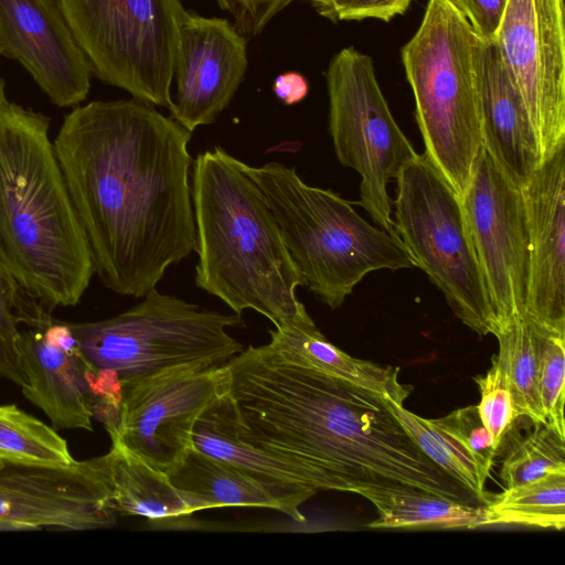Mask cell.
<instances>
[{"mask_svg": "<svg viewBox=\"0 0 565 565\" xmlns=\"http://www.w3.org/2000/svg\"><path fill=\"white\" fill-rule=\"evenodd\" d=\"M189 130L153 105L95 100L67 114L53 141L95 273L143 297L196 249Z\"/></svg>", "mask_w": 565, "mask_h": 565, "instance_id": "cell-1", "label": "cell"}, {"mask_svg": "<svg viewBox=\"0 0 565 565\" xmlns=\"http://www.w3.org/2000/svg\"><path fill=\"white\" fill-rule=\"evenodd\" d=\"M226 365L237 434L307 465L324 490L478 501L420 450L391 398L295 364L268 343L249 345Z\"/></svg>", "mask_w": 565, "mask_h": 565, "instance_id": "cell-2", "label": "cell"}, {"mask_svg": "<svg viewBox=\"0 0 565 565\" xmlns=\"http://www.w3.org/2000/svg\"><path fill=\"white\" fill-rule=\"evenodd\" d=\"M49 129L47 116L0 104V269L52 312L79 302L95 268Z\"/></svg>", "mask_w": 565, "mask_h": 565, "instance_id": "cell-3", "label": "cell"}, {"mask_svg": "<svg viewBox=\"0 0 565 565\" xmlns=\"http://www.w3.org/2000/svg\"><path fill=\"white\" fill-rule=\"evenodd\" d=\"M196 287L242 316L252 309L279 327L305 307L302 278L247 164L222 147L199 153L191 167Z\"/></svg>", "mask_w": 565, "mask_h": 565, "instance_id": "cell-4", "label": "cell"}, {"mask_svg": "<svg viewBox=\"0 0 565 565\" xmlns=\"http://www.w3.org/2000/svg\"><path fill=\"white\" fill-rule=\"evenodd\" d=\"M306 286L339 308L370 273L414 268L397 235L371 225L338 193L307 184L295 168L247 164Z\"/></svg>", "mask_w": 565, "mask_h": 565, "instance_id": "cell-5", "label": "cell"}, {"mask_svg": "<svg viewBox=\"0 0 565 565\" xmlns=\"http://www.w3.org/2000/svg\"><path fill=\"white\" fill-rule=\"evenodd\" d=\"M480 43L451 0H428L417 31L401 52L424 153L459 196L482 146Z\"/></svg>", "mask_w": 565, "mask_h": 565, "instance_id": "cell-6", "label": "cell"}, {"mask_svg": "<svg viewBox=\"0 0 565 565\" xmlns=\"http://www.w3.org/2000/svg\"><path fill=\"white\" fill-rule=\"evenodd\" d=\"M82 353L120 382L186 363L226 364L244 347L228 328L244 324L225 315L150 289L125 312L94 322H67Z\"/></svg>", "mask_w": 565, "mask_h": 565, "instance_id": "cell-7", "label": "cell"}, {"mask_svg": "<svg viewBox=\"0 0 565 565\" xmlns=\"http://www.w3.org/2000/svg\"><path fill=\"white\" fill-rule=\"evenodd\" d=\"M395 180L393 221L415 267L465 326L480 335L494 334L495 319L460 196L425 153H417Z\"/></svg>", "mask_w": 565, "mask_h": 565, "instance_id": "cell-8", "label": "cell"}, {"mask_svg": "<svg viewBox=\"0 0 565 565\" xmlns=\"http://www.w3.org/2000/svg\"><path fill=\"white\" fill-rule=\"evenodd\" d=\"M93 72L151 105L172 108L184 9L180 0H57Z\"/></svg>", "mask_w": 565, "mask_h": 565, "instance_id": "cell-9", "label": "cell"}, {"mask_svg": "<svg viewBox=\"0 0 565 565\" xmlns=\"http://www.w3.org/2000/svg\"><path fill=\"white\" fill-rule=\"evenodd\" d=\"M326 76L335 156L361 177L356 204L379 227L397 235L387 184L417 152L391 113L371 56L344 47L331 60Z\"/></svg>", "mask_w": 565, "mask_h": 565, "instance_id": "cell-10", "label": "cell"}, {"mask_svg": "<svg viewBox=\"0 0 565 565\" xmlns=\"http://www.w3.org/2000/svg\"><path fill=\"white\" fill-rule=\"evenodd\" d=\"M119 440L148 465L171 472L192 448V431L200 415L230 393L226 364L186 363L121 382Z\"/></svg>", "mask_w": 565, "mask_h": 565, "instance_id": "cell-11", "label": "cell"}, {"mask_svg": "<svg viewBox=\"0 0 565 565\" xmlns=\"http://www.w3.org/2000/svg\"><path fill=\"white\" fill-rule=\"evenodd\" d=\"M497 330L526 317L530 246L521 188L510 181L481 146L460 196Z\"/></svg>", "mask_w": 565, "mask_h": 565, "instance_id": "cell-12", "label": "cell"}, {"mask_svg": "<svg viewBox=\"0 0 565 565\" xmlns=\"http://www.w3.org/2000/svg\"><path fill=\"white\" fill-rule=\"evenodd\" d=\"M495 42L523 98L542 163L565 145L564 0H508Z\"/></svg>", "mask_w": 565, "mask_h": 565, "instance_id": "cell-13", "label": "cell"}, {"mask_svg": "<svg viewBox=\"0 0 565 565\" xmlns=\"http://www.w3.org/2000/svg\"><path fill=\"white\" fill-rule=\"evenodd\" d=\"M118 514L93 460L0 465V531L109 529Z\"/></svg>", "mask_w": 565, "mask_h": 565, "instance_id": "cell-14", "label": "cell"}, {"mask_svg": "<svg viewBox=\"0 0 565 565\" xmlns=\"http://www.w3.org/2000/svg\"><path fill=\"white\" fill-rule=\"evenodd\" d=\"M247 67L246 41L227 20L184 11L174 58L171 118L192 132L228 106Z\"/></svg>", "mask_w": 565, "mask_h": 565, "instance_id": "cell-15", "label": "cell"}, {"mask_svg": "<svg viewBox=\"0 0 565 565\" xmlns=\"http://www.w3.org/2000/svg\"><path fill=\"white\" fill-rule=\"evenodd\" d=\"M0 54L19 62L50 100H85L92 66L57 0H0Z\"/></svg>", "mask_w": 565, "mask_h": 565, "instance_id": "cell-16", "label": "cell"}, {"mask_svg": "<svg viewBox=\"0 0 565 565\" xmlns=\"http://www.w3.org/2000/svg\"><path fill=\"white\" fill-rule=\"evenodd\" d=\"M19 353L24 397L57 429L93 430L97 369L82 353L67 322L53 317L21 331Z\"/></svg>", "mask_w": 565, "mask_h": 565, "instance_id": "cell-17", "label": "cell"}, {"mask_svg": "<svg viewBox=\"0 0 565 565\" xmlns=\"http://www.w3.org/2000/svg\"><path fill=\"white\" fill-rule=\"evenodd\" d=\"M521 190L530 246L526 317L565 334V145Z\"/></svg>", "mask_w": 565, "mask_h": 565, "instance_id": "cell-18", "label": "cell"}, {"mask_svg": "<svg viewBox=\"0 0 565 565\" xmlns=\"http://www.w3.org/2000/svg\"><path fill=\"white\" fill-rule=\"evenodd\" d=\"M478 79L482 146L505 177L523 188L541 157L523 98L495 40H481Z\"/></svg>", "mask_w": 565, "mask_h": 565, "instance_id": "cell-19", "label": "cell"}, {"mask_svg": "<svg viewBox=\"0 0 565 565\" xmlns=\"http://www.w3.org/2000/svg\"><path fill=\"white\" fill-rule=\"evenodd\" d=\"M167 476L193 513L218 507H255L274 509L292 521L303 522L300 505L318 492L255 479L193 447Z\"/></svg>", "mask_w": 565, "mask_h": 565, "instance_id": "cell-20", "label": "cell"}, {"mask_svg": "<svg viewBox=\"0 0 565 565\" xmlns=\"http://www.w3.org/2000/svg\"><path fill=\"white\" fill-rule=\"evenodd\" d=\"M235 415L230 393L215 399L195 422L192 447L265 482L324 490L321 478L307 465L243 439L235 427Z\"/></svg>", "mask_w": 565, "mask_h": 565, "instance_id": "cell-21", "label": "cell"}, {"mask_svg": "<svg viewBox=\"0 0 565 565\" xmlns=\"http://www.w3.org/2000/svg\"><path fill=\"white\" fill-rule=\"evenodd\" d=\"M92 460L118 515H139L168 527H183L191 521L193 511L167 473L148 465L119 440L111 438L109 451Z\"/></svg>", "mask_w": 565, "mask_h": 565, "instance_id": "cell-22", "label": "cell"}, {"mask_svg": "<svg viewBox=\"0 0 565 565\" xmlns=\"http://www.w3.org/2000/svg\"><path fill=\"white\" fill-rule=\"evenodd\" d=\"M268 345L288 361L380 393L403 404L412 386L398 381V367L360 360L320 332L303 307L289 322L269 330Z\"/></svg>", "mask_w": 565, "mask_h": 565, "instance_id": "cell-23", "label": "cell"}, {"mask_svg": "<svg viewBox=\"0 0 565 565\" xmlns=\"http://www.w3.org/2000/svg\"><path fill=\"white\" fill-rule=\"evenodd\" d=\"M360 495L376 508L373 529H476L488 525L486 505L459 502L422 492L393 490L362 491Z\"/></svg>", "mask_w": 565, "mask_h": 565, "instance_id": "cell-24", "label": "cell"}, {"mask_svg": "<svg viewBox=\"0 0 565 565\" xmlns=\"http://www.w3.org/2000/svg\"><path fill=\"white\" fill-rule=\"evenodd\" d=\"M499 351L492 364L502 372L519 417L545 424L539 393V361L531 321L516 318L495 335Z\"/></svg>", "mask_w": 565, "mask_h": 565, "instance_id": "cell-25", "label": "cell"}, {"mask_svg": "<svg viewBox=\"0 0 565 565\" xmlns=\"http://www.w3.org/2000/svg\"><path fill=\"white\" fill-rule=\"evenodd\" d=\"M488 525L518 524L563 530L565 526V472L505 488L486 502Z\"/></svg>", "mask_w": 565, "mask_h": 565, "instance_id": "cell-26", "label": "cell"}, {"mask_svg": "<svg viewBox=\"0 0 565 565\" xmlns=\"http://www.w3.org/2000/svg\"><path fill=\"white\" fill-rule=\"evenodd\" d=\"M0 461L14 465L70 466L77 460L66 440L15 404L0 405Z\"/></svg>", "mask_w": 565, "mask_h": 565, "instance_id": "cell-27", "label": "cell"}, {"mask_svg": "<svg viewBox=\"0 0 565 565\" xmlns=\"http://www.w3.org/2000/svg\"><path fill=\"white\" fill-rule=\"evenodd\" d=\"M393 411L420 450L478 501L486 503L484 486L490 470L484 468L459 441L434 419L420 417L394 403Z\"/></svg>", "mask_w": 565, "mask_h": 565, "instance_id": "cell-28", "label": "cell"}, {"mask_svg": "<svg viewBox=\"0 0 565 565\" xmlns=\"http://www.w3.org/2000/svg\"><path fill=\"white\" fill-rule=\"evenodd\" d=\"M533 425L534 429L504 456L500 477L507 488L552 472H565V438L546 424Z\"/></svg>", "mask_w": 565, "mask_h": 565, "instance_id": "cell-29", "label": "cell"}, {"mask_svg": "<svg viewBox=\"0 0 565 565\" xmlns=\"http://www.w3.org/2000/svg\"><path fill=\"white\" fill-rule=\"evenodd\" d=\"M530 321L536 343L539 393L545 424L565 438V334Z\"/></svg>", "mask_w": 565, "mask_h": 565, "instance_id": "cell-30", "label": "cell"}, {"mask_svg": "<svg viewBox=\"0 0 565 565\" xmlns=\"http://www.w3.org/2000/svg\"><path fill=\"white\" fill-rule=\"evenodd\" d=\"M475 381L481 396L477 405L480 419L501 451L505 436L519 418L513 397L502 372L492 363L487 373Z\"/></svg>", "mask_w": 565, "mask_h": 565, "instance_id": "cell-31", "label": "cell"}, {"mask_svg": "<svg viewBox=\"0 0 565 565\" xmlns=\"http://www.w3.org/2000/svg\"><path fill=\"white\" fill-rule=\"evenodd\" d=\"M21 287L0 269V374L23 387L26 384L19 353V317L17 313Z\"/></svg>", "mask_w": 565, "mask_h": 565, "instance_id": "cell-32", "label": "cell"}, {"mask_svg": "<svg viewBox=\"0 0 565 565\" xmlns=\"http://www.w3.org/2000/svg\"><path fill=\"white\" fill-rule=\"evenodd\" d=\"M435 420L484 468L491 470L494 458L500 450L483 426L477 405L458 408L444 417L435 418Z\"/></svg>", "mask_w": 565, "mask_h": 565, "instance_id": "cell-33", "label": "cell"}, {"mask_svg": "<svg viewBox=\"0 0 565 565\" xmlns=\"http://www.w3.org/2000/svg\"><path fill=\"white\" fill-rule=\"evenodd\" d=\"M235 20L239 33L258 34L265 25L294 0H216Z\"/></svg>", "mask_w": 565, "mask_h": 565, "instance_id": "cell-34", "label": "cell"}, {"mask_svg": "<svg viewBox=\"0 0 565 565\" xmlns=\"http://www.w3.org/2000/svg\"><path fill=\"white\" fill-rule=\"evenodd\" d=\"M412 0H332V20L377 19L390 21L403 14Z\"/></svg>", "mask_w": 565, "mask_h": 565, "instance_id": "cell-35", "label": "cell"}, {"mask_svg": "<svg viewBox=\"0 0 565 565\" xmlns=\"http://www.w3.org/2000/svg\"><path fill=\"white\" fill-rule=\"evenodd\" d=\"M476 34L483 41L495 40L508 0H451Z\"/></svg>", "mask_w": 565, "mask_h": 565, "instance_id": "cell-36", "label": "cell"}, {"mask_svg": "<svg viewBox=\"0 0 565 565\" xmlns=\"http://www.w3.org/2000/svg\"><path fill=\"white\" fill-rule=\"evenodd\" d=\"M308 89L307 79L295 72L279 75L273 86L275 95L289 106L301 102L307 96Z\"/></svg>", "mask_w": 565, "mask_h": 565, "instance_id": "cell-37", "label": "cell"}, {"mask_svg": "<svg viewBox=\"0 0 565 565\" xmlns=\"http://www.w3.org/2000/svg\"><path fill=\"white\" fill-rule=\"evenodd\" d=\"M312 6L317 9V11L330 19L331 15V1L332 0H309Z\"/></svg>", "mask_w": 565, "mask_h": 565, "instance_id": "cell-38", "label": "cell"}, {"mask_svg": "<svg viewBox=\"0 0 565 565\" xmlns=\"http://www.w3.org/2000/svg\"><path fill=\"white\" fill-rule=\"evenodd\" d=\"M7 99L6 98V95H4V82L3 79L0 77V104Z\"/></svg>", "mask_w": 565, "mask_h": 565, "instance_id": "cell-39", "label": "cell"}, {"mask_svg": "<svg viewBox=\"0 0 565 565\" xmlns=\"http://www.w3.org/2000/svg\"><path fill=\"white\" fill-rule=\"evenodd\" d=\"M1 463H2V462L0 461V465H1Z\"/></svg>", "mask_w": 565, "mask_h": 565, "instance_id": "cell-40", "label": "cell"}]
</instances>
